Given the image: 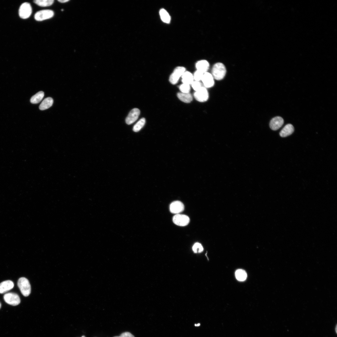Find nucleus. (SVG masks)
<instances>
[{
	"mask_svg": "<svg viewBox=\"0 0 337 337\" xmlns=\"http://www.w3.org/2000/svg\"><path fill=\"white\" fill-rule=\"evenodd\" d=\"M226 73V69L225 65L222 63L217 62L213 67L212 75L214 79L220 80L225 77Z\"/></svg>",
	"mask_w": 337,
	"mask_h": 337,
	"instance_id": "obj_1",
	"label": "nucleus"
},
{
	"mask_svg": "<svg viewBox=\"0 0 337 337\" xmlns=\"http://www.w3.org/2000/svg\"><path fill=\"white\" fill-rule=\"evenodd\" d=\"M18 286L22 294L25 297L28 296L31 292L30 285L28 280L24 277L20 278L18 282Z\"/></svg>",
	"mask_w": 337,
	"mask_h": 337,
	"instance_id": "obj_2",
	"label": "nucleus"
},
{
	"mask_svg": "<svg viewBox=\"0 0 337 337\" xmlns=\"http://www.w3.org/2000/svg\"><path fill=\"white\" fill-rule=\"evenodd\" d=\"M185 67H176L170 76L169 81L173 85L176 84L180 78L182 77L185 72Z\"/></svg>",
	"mask_w": 337,
	"mask_h": 337,
	"instance_id": "obj_3",
	"label": "nucleus"
},
{
	"mask_svg": "<svg viewBox=\"0 0 337 337\" xmlns=\"http://www.w3.org/2000/svg\"><path fill=\"white\" fill-rule=\"evenodd\" d=\"M32 11V8L30 4L27 2L24 3L20 8L19 15L22 19H26L31 16Z\"/></svg>",
	"mask_w": 337,
	"mask_h": 337,
	"instance_id": "obj_4",
	"label": "nucleus"
},
{
	"mask_svg": "<svg viewBox=\"0 0 337 337\" xmlns=\"http://www.w3.org/2000/svg\"><path fill=\"white\" fill-rule=\"evenodd\" d=\"M54 15V12L52 10H43L37 12L35 15L34 18L37 21H41L51 19Z\"/></svg>",
	"mask_w": 337,
	"mask_h": 337,
	"instance_id": "obj_5",
	"label": "nucleus"
},
{
	"mask_svg": "<svg viewBox=\"0 0 337 337\" xmlns=\"http://www.w3.org/2000/svg\"><path fill=\"white\" fill-rule=\"evenodd\" d=\"M4 298L5 301L9 305L16 306L20 303V299L19 296L16 294L10 293L6 294Z\"/></svg>",
	"mask_w": 337,
	"mask_h": 337,
	"instance_id": "obj_6",
	"label": "nucleus"
},
{
	"mask_svg": "<svg viewBox=\"0 0 337 337\" xmlns=\"http://www.w3.org/2000/svg\"><path fill=\"white\" fill-rule=\"evenodd\" d=\"M194 95L196 100L200 102L207 101L209 97V93L207 89L203 87L199 90L195 91Z\"/></svg>",
	"mask_w": 337,
	"mask_h": 337,
	"instance_id": "obj_7",
	"label": "nucleus"
},
{
	"mask_svg": "<svg viewBox=\"0 0 337 337\" xmlns=\"http://www.w3.org/2000/svg\"><path fill=\"white\" fill-rule=\"evenodd\" d=\"M174 223L177 225L184 226L187 225L190 222L189 217L185 215L176 214L173 217Z\"/></svg>",
	"mask_w": 337,
	"mask_h": 337,
	"instance_id": "obj_8",
	"label": "nucleus"
},
{
	"mask_svg": "<svg viewBox=\"0 0 337 337\" xmlns=\"http://www.w3.org/2000/svg\"><path fill=\"white\" fill-rule=\"evenodd\" d=\"M140 113L139 109L134 108L129 113L125 119V122L128 125H131L136 121L138 119Z\"/></svg>",
	"mask_w": 337,
	"mask_h": 337,
	"instance_id": "obj_9",
	"label": "nucleus"
},
{
	"mask_svg": "<svg viewBox=\"0 0 337 337\" xmlns=\"http://www.w3.org/2000/svg\"><path fill=\"white\" fill-rule=\"evenodd\" d=\"M184 207L182 202L179 201H175L172 202L170 206V211L174 214H178L183 212L184 210Z\"/></svg>",
	"mask_w": 337,
	"mask_h": 337,
	"instance_id": "obj_10",
	"label": "nucleus"
},
{
	"mask_svg": "<svg viewBox=\"0 0 337 337\" xmlns=\"http://www.w3.org/2000/svg\"><path fill=\"white\" fill-rule=\"evenodd\" d=\"M214 78L211 73L207 72L204 73L202 81L206 88H210L214 85Z\"/></svg>",
	"mask_w": 337,
	"mask_h": 337,
	"instance_id": "obj_11",
	"label": "nucleus"
},
{
	"mask_svg": "<svg viewBox=\"0 0 337 337\" xmlns=\"http://www.w3.org/2000/svg\"><path fill=\"white\" fill-rule=\"evenodd\" d=\"M284 122V120L282 117L276 116L271 120L270 122L269 126L271 129L276 130L282 126Z\"/></svg>",
	"mask_w": 337,
	"mask_h": 337,
	"instance_id": "obj_12",
	"label": "nucleus"
},
{
	"mask_svg": "<svg viewBox=\"0 0 337 337\" xmlns=\"http://www.w3.org/2000/svg\"><path fill=\"white\" fill-rule=\"evenodd\" d=\"M210 64L206 60H201L198 61L196 64L197 71L205 73L209 70Z\"/></svg>",
	"mask_w": 337,
	"mask_h": 337,
	"instance_id": "obj_13",
	"label": "nucleus"
},
{
	"mask_svg": "<svg viewBox=\"0 0 337 337\" xmlns=\"http://www.w3.org/2000/svg\"><path fill=\"white\" fill-rule=\"evenodd\" d=\"M13 282L11 280H7L0 284V294L5 293L12 289L14 287Z\"/></svg>",
	"mask_w": 337,
	"mask_h": 337,
	"instance_id": "obj_14",
	"label": "nucleus"
},
{
	"mask_svg": "<svg viewBox=\"0 0 337 337\" xmlns=\"http://www.w3.org/2000/svg\"><path fill=\"white\" fill-rule=\"evenodd\" d=\"M294 130L293 125L291 124L286 125L280 132V136L283 138L288 137L291 134Z\"/></svg>",
	"mask_w": 337,
	"mask_h": 337,
	"instance_id": "obj_15",
	"label": "nucleus"
},
{
	"mask_svg": "<svg viewBox=\"0 0 337 337\" xmlns=\"http://www.w3.org/2000/svg\"><path fill=\"white\" fill-rule=\"evenodd\" d=\"M181 77L182 82L183 84L190 85L194 81L193 75L188 71H185Z\"/></svg>",
	"mask_w": 337,
	"mask_h": 337,
	"instance_id": "obj_16",
	"label": "nucleus"
},
{
	"mask_svg": "<svg viewBox=\"0 0 337 337\" xmlns=\"http://www.w3.org/2000/svg\"><path fill=\"white\" fill-rule=\"evenodd\" d=\"M53 102V101L52 98H47L43 101L39 106V108L41 110H46L52 106Z\"/></svg>",
	"mask_w": 337,
	"mask_h": 337,
	"instance_id": "obj_17",
	"label": "nucleus"
},
{
	"mask_svg": "<svg viewBox=\"0 0 337 337\" xmlns=\"http://www.w3.org/2000/svg\"><path fill=\"white\" fill-rule=\"evenodd\" d=\"M177 96L180 100L185 103H190L193 100L192 96L189 93H184L180 92L177 94Z\"/></svg>",
	"mask_w": 337,
	"mask_h": 337,
	"instance_id": "obj_18",
	"label": "nucleus"
},
{
	"mask_svg": "<svg viewBox=\"0 0 337 337\" xmlns=\"http://www.w3.org/2000/svg\"><path fill=\"white\" fill-rule=\"evenodd\" d=\"M160 15L162 20L164 23H169L171 20V17L168 12L164 9L160 11Z\"/></svg>",
	"mask_w": 337,
	"mask_h": 337,
	"instance_id": "obj_19",
	"label": "nucleus"
},
{
	"mask_svg": "<svg viewBox=\"0 0 337 337\" xmlns=\"http://www.w3.org/2000/svg\"><path fill=\"white\" fill-rule=\"evenodd\" d=\"M44 93L40 91L33 96L31 98L30 102L33 104L39 103L43 99L44 97Z\"/></svg>",
	"mask_w": 337,
	"mask_h": 337,
	"instance_id": "obj_20",
	"label": "nucleus"
},
{
	"mask_svg": "<svg viewBox=\"0 0 337 337\" xmlns=\"http://www.w3.org/2000/svg\"><path fill=\"white\" fill-rule=\"evenodd\" d=\"M34 2L35 4L39 6L46 7L52 5L54 2V0H36Z\"/></svg>",
	"mask_w": 337,
	"mask_h": 337,
	"instance_id": "obj_21",
	"label": "nucleus"
},
{
	"mask_svg": "<svg viewBox=\"0 0 337 337\" xmlns=\"http://www.w3.org/2000/svg\"><path fill=\"white\" fill-rule=\"evenodd\" d=\"M235 276L238 280L244 281L247 279V274L246 272L243 270L238 269L235 272Z\"/></svg>",
	"mask_w": 337,
	"mask_h": 337,
	"instance_id": "obj_22",
	"label": "nucleus"
},
{
	"mask_svg": "<svg viewBox=\"0 0 337 337\" xmlns=\"http://www.w3.org/2000/svg\"><path fill=\"white\" fill-rule=\"evenodd\" d=\"M146 122V119L144 118L141 119L134 125L133 129V131L135 132L139 131L144 127Z\"/></svg>",
	"mask_w": 337,
	"mask_h": 337,
	"instance_id": "obj_23",
	"label": "nucleus"
},
{
	"mask_svg": "<svg viewBox=\"0 0 337 337\" xmlns=\"http://www.w3.org/2000/svg\"><path fill=\"white\" fill-rule=\"evenodd\" d=\"M193 251L195 253H199L203 251L204 249L202 245L198 243H195L193 246Z\"/></svg>",
	"mask_w": 337,
	"mask_h": 337,
	"instance_id": "obj_24",
	"label": "nucleus"
},
{
	"mask_svg": "<svg viewBox=\"0 0 337 337\" xmlns=\"http://www.w3.org/2000/svg\"><path fill=\"white\" fill-rule=\"evenodd\" d=\"M179 89L181 92L184 93H189L190 90V85L183 84L181 85L179 87Z\"/></svg>",
	"mask_w": 337,
	"mask_h": 337,
	"instance_id": "obj_25",
	"label": "nucleus"
},
{
	"mask_svg": "<svg viewBox=\"0 0 337 337\" xmlns=\"http://www.w3.org/2000/svg\"><path fill=\"white\" fill-rule=\"evenodd\" d=\"M204 74V73H203L197 71L194 73V75H193L194 80H195V81L199 82L202 80Z\"/></svg>",
	"mask_w": 337,
	"mask_h": 337,
	"instance_id": "obj_26",
	"label": "nucleus"
},
{
	"mask_svg": "<svg viewBox=\"0 0 337 337\" xmlns=\"http://www.w3.org/2000/svg\"><path fill=\"white\" fill-rule=\"evenodd\" d=\"M191 85L192 88L195 91L199 90L202 87L201 84L198 81H194Z\"/></svg>",
	"mask_w": 337,
	"mask_h": 337,
	"instance_id": "obj_27",
	"label": "nucleus"
},
{
	"mask_svg": "<svg viewBox=\"0 0 337 337\" xmlns=\"http://www.w3.org/2000/svg\"><path fill=\"white\" fill-rule=\"evenodd\" d=\"M120 336L121 337H134L131 333L127 332L122 333Z\"/></svg>",
	"mask_w": 337,
	"mask_h": 337,
	"instance_id": "obj_28",
	"label": "nucleus"
},
{
	"mask_svg": "<svg viewBox=\"0 0 337 337\" xmlns=\"http://www.w3.org/2000/svg\"><path fill=\"white\" fill-rule=\"evenodd\" d=\"M70 0H59L58 1L61 3H65L69 2Z\"/></svg>",
	"mask_w": 337,
	"mask_h": 337,
	"instance_id": "obj_29",
	"label": "nucleus"
},
{
	"mask_svg": "<svg viewBox=\"0 0 337 337\" xmlns=\"http://www.w3.org/2000/svg\"><path fill=\"white\" fill-rule=\"evenodd\" d=\"M1 307H2V304H1V303H0V308H1Z\"/></svg>",
	"mask_w": 337,
	"mask_h": 337,
	"instance_id": "obj_30",
	"label": "nucleus"
},
{
	"mask_svg": "<svg viewBox=\"0 0 337 337\" xmlns=\"http://www.w3.org/2000/svg\"><path fill=\"white\" fill-rule=\"evenodd\" d=\"M114 337H121L120 336H116Z\"/></svg>",
	"mask_w": 337,
	"mask_h": 337,
	"instance_id": "obj_31",
	"label": "nucleus"
},
{
	"mask_svg": "<svg viewBox=\"0 0 337 337\" xmlns=\"http://www.w3.org/2000/svg\"><path fill=\"white\" fill-rule=\"evenodd\" d=\"M63 10H63V9H61V11H63Z\"/></svg>",
	"mask_w": 337,
	"mask_h": 337,
	"instance_id": "obj_32",
	"label": "nucleus"
},
{
	"mask_svg": "<svg viewBox=\"0 0 337 337\" xmlns=\"http://www.w3.org/2000/svg\"><path fill=\"white\" fill-rule=\"evenodd\" d=\"M82 337H85V336H82Z\"/></svg>",
	"mask_w": 337,
	"mask_h": 337,
	"instance_id": "obj_33",
	"label": "nucleus"
}]
</instances>
